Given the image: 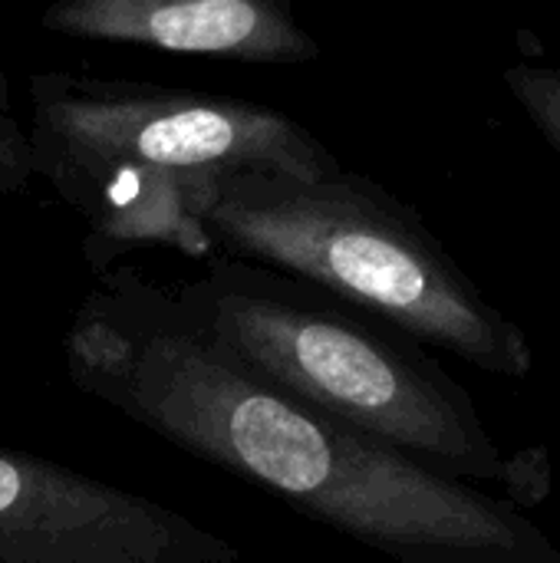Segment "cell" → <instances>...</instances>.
I'll list each match as a JSON object with an SVG mask.
<instances>
[{"instance_id": "8992f818", "label": "cell", "mask_w": 560, "mask_h": 563, "mask_svg": "<svg viewBox=\"0 0 560 563\" xmlns=\"http://www.w3.org/2000/svg\"><path fill=\"white\" fill-rule=\"evenodd\" d=\"M43 30L241 63L320 56L290 0H53L43 10Z\"/></svg>"}, {"instance_id": "277c9868", "label": "cell", "mask_w": 560, "mask_h": 563, "mask_svg": "<svg viewBox=\"0 0 560 563\" xmlns=\"http://www.w3.org/2000/svg\"><path fill=\"white\" fill-rule=\"evenodd\" d=\"M30 152L33 172L59 191L119 168H267L297 178L340 168L300 122L271 106L63 73L33 79Z\"/></svg>"}, {"instance_id": "5b68a950", "label": "cell", "mask_w": 560, "mask_h": 563, "mask_svg": "<svg viewBox=\"0 0 560 563\" xmlns=\"http://www.w3.org/2000/svg\"><path fill=\"white\" fill-rule=\"evenodd\" d=\"M0 563H241V551L135 492L0 449Z\"/></svg>"}, {"instance_id": "6da1fadb", "label": "cell", "mask_w": 560, "mask_h": 563, "mask_svg": "<svg viewBox=\"0 0 560 563\" xmlns=\"http://www.w3.org/2000/svg\"><path fill=\"white\" fill-rule=\"evenodd\" d=\"M73 386L399 563H560L515 505L307 406L211 343L175 294L106 274L66 330Z\"/></svg>"}, {"instance_id": "ba28073f", "label": "cell", "mask_w": 560, "mask_h": 563, "mask_svg": "<svg viewBox=\"0 0 560 563\" xmlns=\"http://www.w3.org/2000/svg\"><path fill=\"white\" fill-rule=\"evenodd\" d=\"M30 175H33L30 139L17 129V122L7 112H0V195L23 188Z\"/></svg>"}, {"instance_id": "52a82bcc", "label": "cell", "mask_w": 560, "mask_h": 563, "mask_svg": "<svg viewBox=\"0 0 560 563\" xmlns=\"http://www.w3.org/2000/svg\"><path fill=\"white\" fill-rule=\"evenodd\" d=\"M505 82L560 155V69L521 63L505 69Z\"/></svg>"}, {"instance_id": "3957f363", "label": "cell", "mask_w": 560, "mask_h": 563, "mask_svg": "<svg viewBox=\"0 0 560 563\" xmlns=\"http://www.w3.org/2000/svg\"><path fill=\"white\" fill-rule=\"evenodd\" d=\"M175 297L211 343L323 416L449 478L505 485L508 459L472 396L353 307L248 261H218Z\"/></svg>"}, {"instance_id": "7a4b0ae2", "label": "cell", "mask_w": 560, "mask_h": 563, "mask_svg": "<svg viewBox=\"0 0 560 563\" xmlns=\"http://www.w3.org/2000/svg\"><path fill=\"white\" fill-rule=\"evenodd\" d=\"M201 224L215 251L304 280L409 340L505 379L535 369L521 327L479 294L406 205L366 178L340 168L320 178L221 172Z\"/></svg>"}]
</instances>
